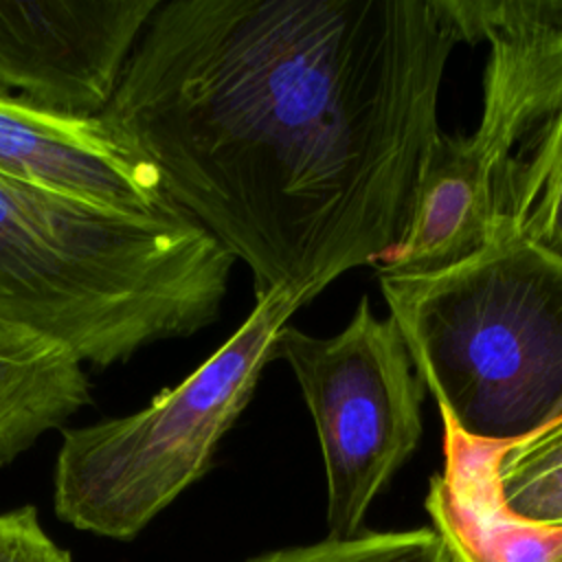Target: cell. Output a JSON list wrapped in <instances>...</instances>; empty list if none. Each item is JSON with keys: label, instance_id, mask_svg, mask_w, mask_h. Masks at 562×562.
<instances>
[{"label": "cell", "instance_id": "obj_3", "mask_svg": "<svg viewBox=\"0 0 562 562\" xmlns=\"http://www.w3.org/2000/svg\"><path fill=\"white\" fill-rule=\"evenodd\" d=\"M380 288L446 428L509 446L562 417V259L512 235Z\"/></svg>", "mask_w": 562, "mask_h": 562}, {"label": "cell", "instance_id": "obj_9", "mask_svg": "<svg viewBox=\"0 0 562 562\" xmlns=\"http://www.w3.org/2000/svg\"><path fill=\"white\" fill-rule=\"evenodd\" d=\"M494 237L485 162L472 136L441 132L428 158L411 228L378 266L386 274L437 272L483 250Z\"/></svg>", "mask_w": 562, "mask_h": 562}, {"label": "cell", "instance_id": "obj_10", "mask_svg": "<svg viewBox=\"0 0 562 562\" xmlns=\"http://www.w3.org/2000/svg\"><path fill=\"white\" fill-rule=\"evenodd\" d=\"M90 404L75 351L22 323L0 318V465Z\"/></svg>", "mask_w": 562, "mask_h": 562}, {"label": "cell", "instance_id": "obj_2", "mask_svg": "<svg viewBox=\"0 0 562 562\" xmlns=\"http://www.w3.org/2000/svg\"><path fill=\"white\" fill-rule=\"evenodd\" d=\"M235 259L187 215H130L0 173V318L108 369L217 321Z\"/></svg>", "mask_w": 562, "mask_h": 562}, {"label": "cell", "instance_id": "obj_12", "mask_svg": "<svg viewBox=\"0 0 562 562\" xmlns=\"http://www.w3.org/2000/svg\"><path fill=\"white\" fill-rule=\"evenodd\" d=\"M503 509L522 525L562 529V417L490 452Z\"/></svg>", "mask_w": 562, "mask_h": 562}, {"label": "cell", "instance_id": "obj_13", "mask_svg": "<svg viewBox=\"0 0 562 562\" xmlns=\"http://www.w3.org/2000/svg\"><path fill=\"white\" fill-rule=\"evenodd\" d=\"M244 562H454L435 529L360 531L257 553Z\"/></svg>", "mask_w": 562, "mask_h": 562}, {"label": "cell", "instance_id": "obj_15", "mask_svg": "<svg viewBox=\"0 0 562 562\" xmlns=\"http://www.w3.org/2000/svg\"><path fill=\"white\" fill-rule=\"evenodd\" d=\"M483 15L562 31V0H472Z\"/></svg>", "mask_w": 562, "mask_h": 562}, {"label": "cell", "instance_id": "obj_14", "mask_svg": "<svg viewBox=\"0 0 562 562\" xmlns=\"http://www.w3.org/2000/svg\"><path fill=\"white\" fill-rule=\"evenodd\" d=\"M0 562H72L42 527L37 509L22 505L0 512Z\"/></svg>", "mask_w": 562, "mask_h": 562}, {"label": "cell", "instance_id": "obj_7", "mask_svg": "<svg viewBox=\"0 0 562 562\" xmlns=\"http://www.w3.org/2000/svg\"><path fill=\"white\" fill-rule=\"evenodd\" d=\"M162 0H0V94L101 116Z\"/></svg>", "mask_w": 562, "mask_h": 562}, {"label": "cell", "instance_id": "obj_11", "mask_svg": "<svg viewBox=\"0 0 562 562\" xmlns=\"http://www.w3.org/2000/svg\"><path fill=\"white\" fill-rule=\"evenodd\" d=\"M428 509L454 562H562V529L512 518L496 496L490 457L474 465L463 439L452 430L448 470L443 479L432 481Z\"/></svg>", "mask_w": 562, "mask_h": 562}, {"label": "cell", "instance_id": "obj_6", "mask_svg": "<svg viewBox=\"0 0 562 562\" xmlns=\"http://www.w3.org/2000/svg\"><path fill=\"white\" fill-rule=\"evenodd\" d=\"M446 7L461 40L490 44L474 138L494 235L520 237L562 259V31L483 15L472 0Z\"/></svg>", "mask_w": 562, "mask_h": 562}, {"label": "cell", "instance_id": "obj_4", "mask_svg": "<svg viewBox=\"0 0 562 562\" xmlns=\"http://www.w3.org/2000/svg\"><path fill=\"white\" fill-rule=\"evenodd\" d=\"M314 294L277 288L231 338L149 406L90 426L61 428L53 470L55 516L75 529L136 538L213 465L222 437L252 400L274 340Z\"/></svg>", "mask_w": 562, "mask_h": 562}, {"label": "cell", "instance_id": "obj_1", "mask_svg": "<svg viewBox=\"0 0 562 562\" xmlns=\"http://www.w3.org/2000/svg\"><path fill=\"white\" fill-rule=\"evenodd\" d=\"M459 40L446 0H169L101 116L255 299L316 296L404 241Z\"/></svg>", "mask_w": 562, "mask_h": 562}, {"label": "cell", "instance_id": "obj_5", "mask_svg": "<svg viewBox=\"0 0 562 562\" xmlns=\"http://www.w3.org/2000/svg\"><path fill=\"white\" fill-rule=\"evenodd\" d=\"M274 358L290 364L318 432L327 538H351L422 437V378L395 321L378 318L367 296L331 338L288 323Z\"/></svg>", "mask_w": 562, "mask_h": 562}, {"label": "cell", "instance_id": "obj_8", "mask_svg": "<svg viewBox=\"0 0 562 562\" xmlns=\"http://www.w3.org/2000/svg\"><path fill=\"white\" fill-rule=\"evenodd\" d=\"M0 173L130 215H184L158 169L103 116H77L0 94Z\"/></svg>", "mask_w": 562, "mask_h": 562}]
</instances>
